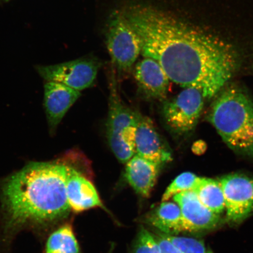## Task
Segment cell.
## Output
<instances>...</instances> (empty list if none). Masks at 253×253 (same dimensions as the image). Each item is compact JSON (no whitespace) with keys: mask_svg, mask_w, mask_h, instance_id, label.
Masks as SVG:
<instances>
[{"mask_svg":"<svg viewBox=\"0 0 253 253\" xmlns=\"http://www.w3.org/2000/svg\"><path fill=\"white\" fill-rule=\"evenodd\" d=\"M201 178V177L196 175L192 172H186L180 174L168 186L163 195L162 202L169 200L170 198L179 193L194 190Z\"/></svg>","mask_w":253,"mask_h":253,"instance_id":"18","label":"cell"},{"mask_svg":"<svg viewBox=\"0 0 253 253\" xmlns=\"http://www.w3.org/2000/svg\"><path fill=\"white\" fill-rule=\"evenodd\" d=\"M45 253H79L78 243L71 226L60 227L49 236Z\"/></svg>","mask_w":253,"mask_h":253,"instance_id":"17","label":"cell"},{"mask_svg":"<svg viewBox=\"0 0 253 253\" xmlns=\"http://www.w3.org/2000/svg\"><path fill=\"white\" fill-rule=\"evenodd\" d=\"M122 14L140 37L142 56L159 63L169 81L197 88L205 99L219 93L238 68V53L229 43L165 12L136 5Z\"/></svg>","mask_w":253,"mask_h":253,"instance_id":"1","label":"cell"},{"mask_svg":"<svg viewBox=\"0 0 253 253\" xmlns=\"http://www.w3.org/2000/svg\"><path fill=\"white\" fill-rule=\"evenodd\" d=\"M222 188L227 220L239 223L253 211V179L243 174H230L219 180Z\"/></svg>","mask_w":253,"mask_h":253,"instance_id":"8","label":"cell"},{"mask_svg":"<svg viewBox=\"0 0 253 253\" xmlns=\"http://www.w3.org/2000/svg\"><path fill=\"white\" fill-rule=\"evenodd\" d=\"M106 44L113 64L120 71L130 70L141 53L140 37L123 14L118 12L110 18Z\"/></svg>","mask_w":253,"mask_h":253,"instance_id":"5","label":"cell"},{"mask_svg":"<svg viewBox=\"0 0 253 253\" xmlns=\"http://www.w3.org/2000/svg\"><path fill=\"white\" fill-rule=\"evenodd\" d=\"M80 96L81 91L58 82L46 81L44 85V106L50 131H55Z\"/></svg>","mask_w":253,"mask_h":253,"instance_id":"11","label":"cell"},{"mask_svg":"<svg viewBox=\"0 0 253 253\" xmlns=\"http://www.w3.org/2000/svg\"><path fill=\"white\" fill-rule=\"evenodd\" d=\"M173 199L181 209L185 232L212 229L219 222V215L202 204L193 190L179 193Z\"/></svg>","mask_w":253,"mask_h":253,"instance_id":"10","label":"cell"},{"mask_svg":"<svg viewBox=\"0 0 253 253\" xmlns=\"http://www.w3.org/2000/svg\"><path fill=\"white\" fill-rule=\"evenodd\" d=\"M66 194L71 210L77 212L97 207L105 208L92 183L69 166L66 179Z\"/></svg>","mask_w":253,"mask_h":253,"instance_id":"13","label":"cell"},{"mask_svg":"<svg viewBox=\"0 0 253 253\" xmlns=\"http://www.w3.org/2000/svg\"><path fill=\"white\" fill-rule=\"evenodd\" d=\"M107 138L111 149L122 163H126L135 155L136 131L139 114L123 102L116 83L111 84Z\"/></svg>","mask_w":253,"mask_h":253,"instance_id":"4","label":"cell"},{"mask_svg":"<svg viewBox=\"0 0 253 253\" xmlns=\"http://www.w3.org/2000/svg\"><path fill=\"white\" fill-rule=\"evenodd\" d=\"M99 63L83 58L48 66H38L37 71L46 81L58 82L81 91L91 87L99 70Z\"/></svg>","mask_w":253,"mask_h":253,"instance_id":"7","label":"cell"},{"mask_svg":"<svg viewBox=\"0 0 253 253\" xmlns=\"http://www.w3.org/2000/svg\"><path fill=\"white\" fill-rule=\"evenodd\" d=\"M193 191L202 204L214 213L219 215L225 210V200L219 181L201 178Z\"/></svg>","mask_w":253,"mask_h":253,"instance_id":"16","label":"cell"},{"mask_svg":"<svg viewBox=\"0 0 253 253\" xmlns=\"http://www.w3.org/2000/svg\"><path fill=\"white\" fill-rule=\"evenodd\" d=\"M147 221L165 235L185 232L181 209L176 202H162L148 215Z\"/></svg>","mask_w":253,"mask_h":253,"instance_id":"15","label":"cell"},{"mask_svg":"<svg viewBox=\"0 0 253 253\" xmlns=\"http://www.w3.org/2000/svg\"><path fill=\"white\" fill-rule=\"evenodd\" d=\"M204 99L200 90L186 87L176 96L166 101L162 113L167 126L176 134L191 132L200 118Z\"/></svg>","mask_w":253,"mask_h":253,"instance_id":"6","label":"cell"},{"mask_svg":"<svg viewBox=\"0 0 253 253\" xmlns=\"http://www.w3.org/2000/svg\"><path fill=\"white\" fill-rule=\"evenodd\" d=\"M134 253H161L160 247L155 237L144 227L138 233Z\"/></svg>","mask_w":253,"mask_h":253,"instance_id":"20","label":"cell"},{"mask_svg":"<svg viewBox=\"0 0 253 253\" xmlns=\"http://www.w3.org/2000/svg\"><path fill=\"white\" fill-rule=\"evenodd\" d=\"M161 166L135 154L126 167V177L129 185L142 197H150L157 182Z\"/></svg>","mask_w":253,"mask_h":253,"instance_id":"14","label":"cell"},{"mask_svg":"<svg viewBox=\"0 0 253 253\" xmlns=\"http://www.w3.org/2000/svg\"><path fill=\"white\" fill-rule=\"evenodd\" d=\"M135 154L160 166L172 161L169 147L164 143L151 120L138 115L136 131Z\"/></svg>","mask_w":253,"mask_h":253,"instance_id":"9","label":"cell"},{"mask_svg":"<svg viewBox=\"0 0 253 253\" xmlns=\"http://www.w3.org/2000/svg\"><path fill=\"white\" fill-rule=\"evenodd\" d=\"M206 150V145L203 141H197L193 145L192 150L195 153L201 154Z\"/></svg>","mask_w":253,"mask_h":253,"instance_id":"22","label":"cell"},{"mask_svg":"<svg viewBox=\"0 0 253 253\" xmlns=\"http://www.w3.org/2000/svg\"><path fill=\"white\" fill-rule=\"evenodd\" d=\"M165 235L182 253H213L201 240L189 237Z\"/></svg>","mask_w":253,"mask_h":253,"instance_id":"19","label":"cell"},{"mask_svg":"<svg viewBox=\"0 0 253 253\" xmlns=\"http://www.w3.org/2000/svg\"><path fill=\"white\" fill-rule=\"evenodd\" d=\"M209 120L230 149L253 159V102L236 87L214 101Z\"/></svg>","mask_w":253,"mask_h":253,"instance_id":"3","label":"cell"},{"mask_svg":"<svg viewBox=\"0 0 253 253\" xmlns=\"http://www.w3.org/2000/svg\"><path fill=\"white\" fill-rule=\"evenodd\" d=\"M5 1H10V0H4Z\"/></svg>","mask_w":253,"mask_h":253,"instance_id":"23","label":"cell"},{"mask_svg":"<svg viewBox=\"0 0 253 253\" xmlns=\"http://www.w3.org/2000/svg\"><path fill=\"white\" fill-rule=\"evenodd\" d=\"M156 240L160 247L161 253H182L164 234L157 236Z\"/></svg>","mask_w":253,"mask_h":253,"instance_id":"21","label":"cell"},{"mask_svg":"<svg viewBox=\"0 0 253 253\" xmlns=\"http://www.w3.org/2000/svg\"><path fill=\"white\" fill-rule=\"evenodd\" d=\"M68 169L65 164L32 163L6 179L1 199L8 228L66 216L71 210L66 194Z\"/></svg>","mask_w":253,"mask_h":253,"instance_id":"2","label":"cell"},{"mask_svg":"<svg viewBox=\"0 0 253 253\" xmlns=\"http://www.w3.org/2000/svg\"><path fill=\"white\" fill-rule=\"evenodd\" d=\"M134 75L139 87L148 97L159 100L166 99L169 79L156 60L144 57L136 64Z\"/></svg>","mask_w":253,"mask_h":253,"instance_id":"12","label":"cell"}]
</instances>
